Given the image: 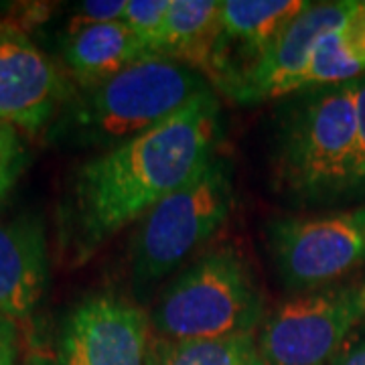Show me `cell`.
Returning <instances> with one entry per match:
<instances>
[{"label":"cell","instance_id":"obj_15","mask_svg":"<svg viewBox=\"0 0 365 365\" xmlns=\"http://www.w3.org/2000/svg\"><path fill=\"white\" fill-rule=\"evenodd\" d=\"M361 76H365V2L347 23L321 41L300 79L299 91L347 83Z\"/></svg>","mask_w":365,"mask_h":365},{"label":"cell","instance_id":"obj_12","mask_svg":"<svg viewBox=\"0 0 365 365\" xmlns=\"http://www.w3.org/2000/svg\"><path fill=\"white\" fill-rule=\"evenodd\" d=\"M158 55L207 76L220 88L227 81L220 0H170Z\"/></svg>","mask_w":365,"mask_h":365},{"label":"cell","instance_id":"obj_6","mask_svg":"<svg viewBox=\"0 0 365 365\" xmlns=\"http://www.w3.org/2000/svg\"><path fill=\"white\" fill-rule=\"evenodd\" d=\"M268 250L288 290L300 294L331 287L365 264V205L278 217L268 225Z\"/></svg>","mask_w":365,"mask_h":365},{"label":"cell","instance_id":"obj_9","mask_svg":"<svg viewBox=\"0 0 365 365\" xmlns=\"http://www.w3.org/2000/svg\"><path fill=\"white\" fill-rule=\"evenodd\" d=\"M361 2H321L309 4L292 25L274 41L260 59L237 73L225 88L242 104H258L299 91L300 79L327 35L347 23Z\"/></svg>","mask_w":365,"mask_h":365},{"label":"cell","instance_id":"obj_21","mask_svg":"<svg viewBox=\"0 0 365 365\" xmlns=\"http://www.w3.org/2000/svg\"><path fill=\"white\" fill-rule=\"evenodd\" d=\"M333 365H365V331L345 341V345L333 357Z\"/></svg>","mask_w":365,"mask_h":365},{"label":"cell","instance_id":"obj_18","mask_svg":"<svg viewBox=\"0 0 365 365\" xmlns=\"http://www.w3.org/2000/svg\"><path fill=\"white\" fill-rule=\"evenodd\" d=\"M128 0H88L81 2L73 13L69 29H79L88 25H106V23H122Z\"/></svg>","mask_w":365,"mask_h":365},{"label":"cell","instance_id":"obj_3","mask_svg":"<svg viewBox=\"0 0 365 365\" xmlns=\"http://www.w3.org/2000/svg\"><path fill=\"white\" fill-rule=\"evenodd\" d=\"M357 158L355 79L314 88L292 104L274 153L278 187L300 199L349 195Z\"/></svg>","mask_w":365,"mask_h":365},{"label":"cell","instance_id":"obj_19","mask_svg":"<svg viewBox=\"0 0 365 365\" xmlns=\"http://www.w3.org/2000/svg\"><path fill=\"white\" fill-rule=\"evenodd\" d=\"M23 163L19 130L0 120V185L11 189Z\"/></svg>","mask_w":365,"mask_h":365},{"label":"cell","instance_id":"obj_7","mask_svg":"<svg viewBox=\"0 0 365 365\" xmlns=\"http://www.w3.org/2000/svg\"><path fill=\"white\" fill-rule=\"evenodd\" d=\"M365 319V280L300 292L276 307L258 335L264 365H323Z\"/></svg>","mask_w":365,"mask_h":365},{"label":"cell","instance_id":"obj_8","mask_svg":"<svg viewBox=\"0 0 365 365\" xmlns=\"http://www.w3.org/2000/svg\"><path fill=\"white\" fill-rule=\"evenodd\" d=\"M148 345L143 309L98 294L69 311L59 329L53 365H144Z\"/></svg>","mask_w":365,"mask_h":365},{"label":"cell","instance_id":"obj_17","mask_svg":"<svg viewBox=\"0 0 365 365\" xmlns=\"http://www.w3.org/2000/svg\"><path fill=\"white\" fill-rule=\"evenodd\" d=\"M169 9L170 0H128L122 23L143 41L148 51L157 53Z\"/></svg>","mask_w":365,"mask_h":365},{"label":"cell","instance_id":"obj_13","mask_svg":"<svg viewBox=\"0 0 365 365\" xmlns=\"http://www.w3.org/2000/svg\"><path fill=\"white\" fill-rule=\"evenodd\" d=\"M150 51L124 23L88 25L67 31L63 61L83 90L104 83Z\"/></svg>","mask_w":365,"mask_h":365},{"label":"cell","instance_id":"obj_2","mask_svg":"<svg viewBox=\"0 0 365 365\" xmlns=\"http://www.w3.org/2000/svg\"><path fill=\"white\" fill-rule=\"evenodd\" d=\"M205 90L207 79L191 67L150 53L67 102L57 136L108 150L153 130Z\"/></svg>","mask_w":365,"mask_h":365},{"label":"cell","instance_id":"obj_14","mask_svg":"<svg viewBox=\"0 0 365 365\" xmlns=\"http://www.w3.org/2000/svg\"><path fill=\"white\" fill-rule=\"evenodd\" d=\"M309 4L311 2L302 0H223L222 37L225 61L227 47L237 45L242 55L250 59L248 67L254 66L274 41L292 25V21L309 9Z\"/></svg>","mask_w":365,"mask_h":365},{"label":"cell","instance_id":"obj_4","mask_svg":"<svg viewBox=\"0 0 365 365\" xmlns=\"http://www.w3.org/2000/svg\"><path fill=\"white\" fill-rule=\"evenodd\" d=\"M264 299L248 260L217 248L179 272L153 311V327L167 339H222L250 335L262 323Z\"/></svg>","mask_w":365,"mask_h":365},{"label":"cell","instance_id":"obj_22","mask_svg":"<svg viewBox=\"0 0 365 365\" xmlns=\"http://www.w3.org/2000/svg\"><path fill=\"white\" fill-rule=\"evenodd\" d=\"M16 361V333L14 325L0 317V365H14Z\"/></svg>","mask_w":365,"mask_h":365},{"label":"cell","instance_id":"obj_5","mask_svg":"<svg viewBox=\"0 0 365 365\" xmlns=\"http://www.w3.org/2000/svg\"><path fill=\"white\" fill-rule=\"evenodd\" d=\"M234 185L227 163L213 157L193 179L144 215L132 246V276L148 287L173 274L227 222Z\"/></svg>","mask_w":365,"mask_h":365},{"label":"cell","instance_id":"obj_11","mask_svg":"<svg viewBox=\"0 0 365 365\" xmlns=\"http://www.w3.org/2000/svg\"><path fill=\"white\" fill-rule=\"evenodd\" d=\"M49 280L45 225L35 215L0 222V317L31 319Z\"/></svg>","mask_w":365,"mask_h":365},{"label":"cell","instance_id":"obj_1","mask_svg":"<svg viewBox=\"0 0 365 365\" xmlns=\"http://www.w3.org/2000/svg\"><path fill=\"white\" fill-rule=\"evenodd\" d=\"M220 130V102L205 90L153 130L83 163L69 203L78 260L193 179L213 158Z\"/></svg>","mask_w":365,"mask_h":365},{"label":"cell","instance_id":"obj_16","mask_svg":"<svg viewBox=\"0 0 365 365\" xmlns=\"http://www.w3.org/2000/svg\"><path fill=\"white\" fill-rule=\"evenodd\" d=\"M144 365H264L254 333L222 339L150 341Z\"/></svg>","mask_w":365,"mask_h":365},{"label":"cell","instance_id":"obj_23","mask_svg":"<svg viewBox=\"0 0 365 365\" xmlns=\"http://www.w3.org/2000/svg\"><path fill=\"white\" fill-rule=\"evenodd\" d=\"M6 191H9V189H6V187H2V185H0V199H2V197L6 195Z\"/></svg>","mask_w":365,"mask_h":365},{"label":"cell","instance_id":"obj_10","mask_svg":"<svg viewBox=\"0 0 365 365\" xmlns=\"http://www.w3.org/2000/svg\"><path fill=\"white\" fill-rule=\"evenodd\" d=\"M67 83L19 29L0 25V120L35 136L67 106Z\"/></svg>","mask_w":365,"mask_h":365},{"label":"cell","instance_id":"obj_20","mask_svg":"<svg viewBox=\"0 0 365 365\" xmlns=\"http://www.w3.org/2000/svg\"><path fill=\"white\" fill-rule=\"evenodd\" d=\"M355 106H357V158L353 173L351 193L365 191V76L355 79Z\"/></svg>","mask_w":365,"mask_h":365}]
</instances>
